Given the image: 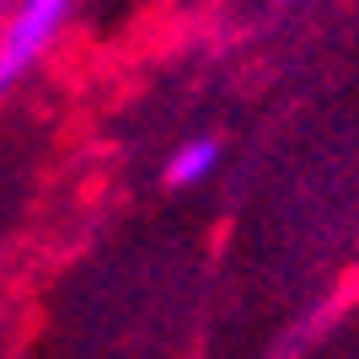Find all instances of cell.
<instances>
[{
  "label": "cell",
  "mask_w": 359,
  "mask_h": 359,
  "mask_svg": "<svg viewBox=\"0 0 359 359\" xmlns=\"http://www.w3.org/2000/svg\"><path fill=\"white\" fill-rule=\"evenodd\" d=\"M70 6L75 0H22L16 16L6 22L0 32V97L43 60V48L60 38V27L70 22Z\"/></svg>",
  "instance_id": "cell-1"
},
{
  "label": "cell",
  "mask_w": 359,
  "mask_h": 359,
  "mask_svg": "<svg viewBox=\"0 0 359 359\" xmlns=\"http://www.w3.org/2000/svg\"><path fill=\"white\" fill-rule=\"evenodd\" d=\"M220 166V145L215 140H188V145L172 156V166H166V182L172 188H194V182H204Z\"/></svg>",
  "instance_id": "cell-2"
},
{
  "label": "cell",
  "mask_w": 359,
  "mask_h": 359,
  "mask_svg": "<svg viewBox=\"0 0 359 359\" xmlns=\"http://www.w3.org/2000/svg\"><path fill=\"white\" fill-rule=\"evenodd\" d=\"M279 6H295V0H279Z\"/></svg>",
  "instance_id": "cell-3"
}]
</instances>
